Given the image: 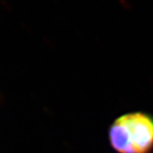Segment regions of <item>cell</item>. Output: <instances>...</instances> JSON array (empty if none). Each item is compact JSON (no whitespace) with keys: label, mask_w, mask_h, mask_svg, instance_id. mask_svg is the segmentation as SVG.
I'll list each match as a JSON object with an SVG mask.
<instances>
[{"label":"cell","mask_w":153,"mask_h":153,"mask_svg":"<svg viewBox=\"0 0 153 153\" xmlns=\"http://www.w3.org/2000/svg\"><path fill=\"white\" fill-rule=\"evenodd\" d=\"M132 153H150L153 150V115L134 112L119 116Z\"/></svg>","instance_id":"cell-1"}]
</instances>
